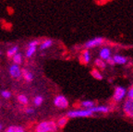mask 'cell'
<instances>
[{
    "label": "cell",
    "mask_w": 133,
    "mask_h": 132,
    "mask_svg": "<svg viewBox=\"0 0 133 132\" xmlns=\"http://www.w3.org/2000/svg\"><path fill=\"white\" fill-rule=\"evenodd\" d=\"M53 103H54V105L56 106V108H58V109H66V108L69 107V100H68V98L66 97V96H64V95L62 94H58L56 95V97L54 98V101H53Z\"/></svg>",
    "instance_id": "5b68a950"
},
{
    "label": "cell",
    "mask_w": 133,
    "mask_h": 132,
    "mask_svg": "<svg viewBox=\"0 0 133 132\" xmlns=\"http://www.w3.org/2000/svg\"><path fill=\"white\" fill-rule=\"evenodd\" d=\"M17 100H18L19 104L23 105V106H26V105H28V103H29V98L25 94H22V93L17 96Z\"/></svg>",
    "instance_id": "ac0fdd59"
},
{
    "label": "cell",
    "mask_w": 133,
    "mask_h": 132,
    "mask_svg": "<svg viewBox=\"0 0 133 132\" xmlns=\"http://www.w3.org/2000/svg\"><path fill=\"white\" fill-rule=\"evenodd\" d=\"M21 77H22L23 80L28 83L31 82V81L34 80V75H33V73L31 72V70L27 69V68H23V69L21 70Z\"/></svg>",
    "instance_id": "4fadbf2b"
},
{
    "label": "cell",
    "mask_w": 133,
    "mask_h": 132,
    "mask_svg": "<svg viewBox=\"0 0 133 132\" xmlns=\"http://www.w3.org/2000/svg\"><path fill=\"white\" fill-rule=\"evenodd\" d=\"M113 60H114L115 65H125L128 62V58L121 55H115L113 56Z\"/></svg>",
    "instance_id": "9a60e30c"
},
{
    "label": "cell",
    "mask_w": 133,
    "mask_h": 132,
    "mask_svg": "<svg viewBox=\"0 0 133 132\" xmlns=\"http://www.w3.org/2000/svg\"><path fill=\"white\" fill-rule=\"evenodd\" d=\"M19 45H13L11 47H9L8 50H6V56L8 58H12L17 53H19Z\"/></svg>",
    "instance_id": "2e32d148"
},
{
    "label": "cell",
    "mask_w": 133,
    "mask_h": 132,
    "mask_svg": "<svg viewBox=\"0 0 133 132\" xmlns=\"http://www.w3.org/2000/svg\"><path fill=\"white\" fill-rule=\"evenodd\" d=\"M53 43H54V42H53L52 39H44V40H43V41H40L38 48H39V50L42 52L45 51V50L52 47Z\"/></svg>",
    "instance_id": "7c38bea8"
},
{
    "label": "cell",
    "mask_w": 133,
    "mask_h": 132,
    "mask_svg": "<svg viewBox=\"0 0 133 132\" xmlns=\"http://www.w3.org/2000/svg\"><path fill=\"white\" fill-rule=\"evenodd\" d=\"M79 59H81V62L84 65H88L90 62H91V54L90 50H83L81 52V56H79Z\"/></svg>",
    "instance_id": "8fae6325"
},
{
    "label": "cell",
    "mask_w": 133,
    "mask_h": 132,
    "mask_svg": "<svg viewBox=\"0 0 133 132\" xmlns=\"http://www.w3.org/2000/svg\"><path fill=\"white\" fill-rule=\"evenodd\" d=\"M126 97H127V89L122 86H116L114 90L113 101L115 103H119L122 102Z\"/></svg>",
    "instance_id": "277c9868"
},
{
    "label": "cell",
    "mask_w": 133,
    "mask_h": 132,
    "mask_svg": "<svg viewBox=\"0 0 133 132\" xmlns=\"http://www.w3.org/2000/svg\"><path fill=\"white\" fill-rule=\"evenodd\" d=\"M79 106L81 109H91L94 106H95V102L92 100H84L79 103Z\"/></svg>",
    "instance_id": "5bb4252c"
},
{
    "label": "cell",
    "mask_w": 133,
    "mask_h": 132,
    "mask_svg": "<svg viewBox=\"0 0 133 132\" xmlns=\"http://www.w3.org/2000/svg\"><path fill=\"white\" fill-rule=\"evenodd\" d=\"M24 113L28 116H31V115L35 114V109L33 107H26L24 108Z\"/></svg>",
    "instance_id": "d4e9b609"
},
{
    "label": "cell",
    "mask_w": 133,
    "mask_h": 132,
    "mask_svg": "<svg viewBox=\"0 0 133 132\" xmlns=\"http://www.w3.org/2000/svg\"><path fill=\"white\" fill-rule=\"evenodd\" d=\"M105 63H106L107 65H110V66H115V62H114V60H113V57H112V56H111V57L109 58V59L106 60Z\"/></svg>",
    "instance_id": "4316f807"
},
{
    "label": "cell",
    "mask_w": 133,
    "mask_h": 132,
    "mask_svg": "<svg viewBox=\"0 0 133 132\" xmlns=\"http://www.w3.org/2000/svg\"><path fill=\"white\" fill-rule=\"evenodd\" d=\"M68 121H69V118L66 117V116H61V117L56 122V126H57L58 128H63L68 124Z\"/></svg>",
    "instance_id": "ffe728a7"
},
{
    "label": "cell",
    "mask_w": 133,
    "mask_h": 132,
    "mask_svg": "<svg viewBox=\"0 0 133 132\" xmlns=\"http://www.w3.org/2000/svg\"><path fill=\"white\" fill-rule=\"evenodd\" d=\"M111 55H112V52H111V49L109 47H102L99 51V58L100 59L104 60V61H106L107 59L111 57Z\"/></svg>",
    "instance_id": "30bf717a"
},
{
    "label": "cell",
    "mask_w": 133,
    "mask_h": 132,
    "mask_svg": "<svg viewBox=\"0 0 133 132\" xmlns=\"http://www.w3.org/2000/svg\"><path fill=\"white\" fill-rule=\"evenodd\" d=\"M127 99L133 101V85L129 88V90H127Z\"/></svg>",
    "instance_id": "484cf974"
},
{
    "label": "cell",
    "mask_w": 133,
    "mask_h": 132,
    "mask_svg": "<svg viewBox=\"0 0 133 132\" xmlns=\"http://www.w3.org/2000/svg\"><path fill=\"white\" fill-rule=\"evenodd\" d=\"M6 132H25V128L21 126H10L6 128Z\"/></svg>",
    "instance_id": "44dd1931"
},
{
    "label": "cell",
    "mask_w": 133,
    "mask_h": 132,
    "mask_svg": "<svg viewBox=\"0 0 133 132\" xmlns=\"http://www.w3.org/2000/svg\"><path fill=\"white\" fill-rule=\"evenodd\" d=\"M3 130V125L2 124H0V132Z\"/></svg>",
    "instance_id": "83f0119b"
},
{
    "label": "cell",
    "mask_w": 133,
    "mask_h": 132,
    "mask_svg": "<svg viewBox=\"0 0 133 132\" xmlns=\"http://www.w3.org/2000/svg\"><path fill=\"white\" fill-rule=\"evenodd\" d=\"M0 96L4 99L8 100L12 96V93H11L10 91H8V90H1L0 91Z\"/></svg>",
    "instance_id": "cb8c5ba5"
},
{
    "label": "cell",
    "mask_w": 133,
    "mask_h": 132,
    "mask_svg": "<svg viewBox=\"0 0 133 132\" xmlns=\"http://www.w3.org/2000/svg\"><path fill=\"white\" fill-rule=\"evenodd\" d=\"M1 132H6V131H1Z\"/></svg>",
    "instance_id": "f1b7e54d"
},
{
    "label": "cell",
    "mask_w": 133,
    "mask_h": 132,
    "mask_svg": "<svg viewBox=\"0 0 133 132\" xmlns=\"http://www.w3.org/2000/svg\"><path fill=\"white\" fill-rule=\"evenodd\" d=\"M57 126L54 120H44L39 122L34 128V132H56Z\"/></svg>",
    "instance_id": "6da1fadb"
},
{
    "label": "cell",
    "mask_w": 133,
    "mask_h": 132,
    "mask_svg": "<svg viewBox=\"0 0 133 132\" xmlns=\"http://www.w3.org/2000/svg\"><path fill=\"white\" fill-rule=\"evenodd\" d=\"M91 110L94 114H108L112 111V107L109 105H95Z\"/></svg>",
    "instance_id": "9c48e42d"
},
{
    "label": "cell",
    "mask_w": 133,
    "mask_h": 132,
    "mask_svg": "<svg viewBox=\"0 0 133 132\" xmlns=\"http://www.w3.org/2000/svg\"><path fill=\"white\" fill-rule=\"evenodd\" d=\"M39 43H40L39 40H31V41H30L27 43L26 50H25V57L26 58L32 57L36 54V52H37Z\"/></svg>",
    "instance_id": "3957f363"
},
{
    "label": "cell",
    "mask_w": 133,
    "mask_h": 132,
    "mask_svg": "<svg viewBox=\"0 0 133 132\" xmlns=\"http://www.w3.org/2000/svg\"><path fill=\"white\" fill-rule=\"evenodd\" d=\"M21 70H22V68H21V66H18V65L12 63L8 68V73L12 78L18 80V78H21Z\"/></svg>",
    "instance_id": "ba28073f"
},
{
    "label": "cell",
    "mask_w": 133,
    "mask_h": 132,
    "mask_svg": "<svg viewBox=\"0 0 133 132\" xmlns=\"http://www.w3.org/2000/svg\"><path fill=\"white\" fill-rule=\"evenodd\" d=\"M94 64H95V66L97 67L98 68H101V69H104L106 67L105 61L100 59V58H96L95 61H94Z\"/></svg>",
    "instance_id": "603a6c76"
},
{
    "label": "cell",
    "mask_w": 133,
    "mask_h": 132,
    "mask_svg": "<svg viewBox=\"0 0 133 132\" xmlns=\"http://www.w3.org/2000/svg\"><path fill=\"white\" fill-rule=\"evenodd\" d=\"M44 99L42 95H36L35 97L33 98V100H32L33 105L36 106V107H40V106L44 103Z\"/></svg>",
    "instance_id": "d6986e66"
},
{
    "label": "cell",
    "mask_w": 133,
    "mask_h": 132,
    "mask_svg": "<svg viewBox=\"0 0 133 132\" xmlns=\"http://www.w3.org/2000/svg\"><path fill=\"white\" fill-rule=\"evenodd\" d=\"M104 39L101 36L99 37H94L91 40H88L85 43H84V48L86 50H90V49H92V48H95L98 47V46H101L104 43Z\"/></svg>",
    "instance_id": "8992f818"
},
{
    "label": "cell",
    "mask_w": 133,
    "mask_h": 132,
    "mask_svg": "<svg viewBox=\"0 0 133 132\" xmlns=\"http://www.w3.org/2000/svg\"><path fill=\"white\" fill-rule=\"evenodd\" d=\"M123 112L125 116L129 118L133 119V101L129 99H126L123 103Z\"/></svg>",
    "instance_id": "52a82bcc"
},
{
    "label": "cell",
    "mask_w": 133,
    "mask_h": 132,
    "mask_svg": "<svg viewBox=\"0 0 133 132\" xmlns=\"http://www.w3.org/2000/svg\"><path fill=\"white\" fill-rule=\"evenodd\" d=\"M11 59H12L13 64H16V65H18V66H21L23 62V55L19 52V53H17V54L15 55Z\"/></svg>",
    "instance_id": "e0dca14e"
},
{
    "label": "cell",
    "mask_w": 133,
    "mask_h": 132,
    "mask_svg": "<svg viewBox=\"0 0 133 132\" xmlns=\"http://www.w3.org/2000/svg\"><path fill=\"white\" fill-rule=\"evenodd\" d=\"M91 75L94 77L95 80H98V81H102L103 78H104V77H103V75H102V73L100 72L98 69H95V68L91 71Z\"/></svg>",
    "instance_id": "7402d4cb"
},
{
    "label": "cell",
    "mask_w": 133,
    "mask_h": 132,
    "mask_svg": "<svg viewBox=\"0 0 133 132\" xmlns=\"http://www.w3.org/2000/svg\"><path fill=\"white\" fill-rule=\"evenodd\" d=\"M94 114L91 112V109H73L69 110L66 113V116L68 118H83V117H90L92 116Z\"/></svg>",
    "instance_id": "7a4b0ae2"
}]
</instances>
